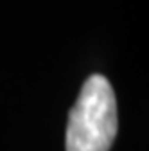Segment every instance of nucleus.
Here are the masks:
<instances>
[{"instance_id":"f257e3e1","label":"nucleus","mask_w":149,"mask_h":151,"mask_svg":"<svg viewBox=\"0 0 149 151\" xmlns=\"http://www.w3.org/2000/svg\"><path fill=\"white\" fill-rule=\"evenodd\" d=\"M117 135V101L110 81L94 74L85 81L67 126V151H110Z\"/></svg>"}]
</instances>
